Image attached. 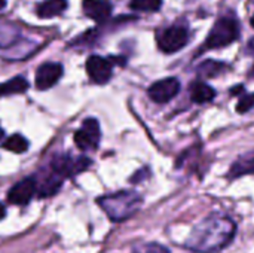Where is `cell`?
<instances>
[{"label": "cell", "mask_w": 254, "mask_h": 253, "mask_svg": "<svg viewBox=\"0 0 254 253\" xmlns=\"http://www.w3.org/2000/svg\"><path fill=\"white\" fill-rule=\"evenodd\" d=\"M4 215H6V209H4V206H3V204L0 203V221H1L3 218H4Z\"/></svg>", "instance_id": "603a6c76"}, {"label": "cell", "mask_w": 254, "mask_h": 253, "mask_svg": "<svg viewBox=\"0 0 254 253\" xmlns=\"http://www.w3.org/2000/svg\"><path fill=\"white\" fill-rule=\"evenodd\" d=\"M86 72L92 82H95L98 85H104L112 78L113 64L100 55H91L86 60Z\"/></svg>", "instance_id": "ba28073f"}, {"label": "cell", "mask_w": 254, "mask_h": 253, "mask_svg": "<svg viewBox=\"0 0 254 253\" xmlns=\"http://www.w3.org/2000/svg\"><path fill=\"white\" fill-rule=\"evenodd\" d=\"M3 148L6 151L15 152V154H22L28 149V142L21 134H13L3 143Z\"/></svg>", "instance_id": "e0dca14e"}, {"label": "cell", "mask_w": 254, "mask_h": 253, "mask_svg": "<svg viewBox=\"0 0 254 253\" xmlns=\"http://www.w3.org/2000/svg\"><path fill=\"white\" fill-rule=\"evenodd\" d=\"M28 89V82L22 76H15L3 84H0V97L13 95V94H22Z\"/></svg>", "instance_id": "2e32d148"}, {"label": "cell", "mask_w": 254, "mask_h": 253, "mask_svg": "<svg viewBox=\"0 0 254 253\" xmlns=\"http://www.w3.org/2000/svg\"><path fill=\"white\" fill-rule=\"evenodd\" d=\"M89 166H91V160L85 157L73 158L71 155H57L51 163V169L60 176H63L64 179L86 170Z\"/></svg>", "instance_id": "8992f818"}, {"label": "cell", "mask_w": 254, "mask_h": 253, "mask_svg": "<svg viewBox=\"0 0 254 253\" xmlns=\"http://www.w3.org/2000/svg\"><path fill=\"white\" fill-rule=\"evenodd\" d=\"M240 37V25L237 19L231 16L220 18L214 27L211 28L204 48L207 49H214V48H223L231 43H234Z\"/></svg>", "instance_id": "3957f363"}, {"label": "cell", "mask_w": 254, "mask_h": 253, "mask_svg": "<svg viewBox=\"0 0 254 253\" xmlns=\"http://www.w3.org/2000/svg\"><path fill=\"white\" fill-rule=\"evenodd\" d=\"M252 25L254 27V15H253V18H252Z\"/></svg>", "instance_id": "4316f807"}, {"label": "cell", "mask_w": 254, "mask_h": 253, "mask_svg": "<svg viewBox=\"0 0 254 253\" xmlns=\"http://www.w3.org/2000/svg\"><path fill=\"white\" fill-rule=\"evenodd\" d=\"M98 206L113 222H122L134 216L143 204V198L135 191H119L98 198Z\"/></svg>", "instance_id": "7a4b0ae2"}, {"label": "cell", "mask_w": 254, "mask_h": 253, "mask_svg": "<svg viewBox=\"0 0 254 253\" xmlns=\"http://www.w3.org/2000/svg\"><path fill=\"white\" fill-rule=\"evenodd\" d=\"M254 106V94H246V95H241L238 104H237V110L240 113H246L249 112L252 107Z\"/></svg>", "instance_id": "44dd1931"}, {"label": "cell", "mask_w": 254, "mask_h": 253, "mask_svg": "<svg viewBox=\"0 0 254 253\" xmlns=\"http://www.w3.org/2000/svg\"><path fill=\"white\" fill-rule=\"evenodd\" d=\"M188 42H189V30L183 24L171 25L162 30L158 36V45L167 54L180 51L188 45Z\"/></svg>", "instance_id": "277c9868"}, {"label": "cell", "mask_w": 254, "mask_h": 253, "mask_svg": "<svg viewBox=\"0 0 254 253\" xmlns=\"http://www.w3.org/2000/svg\"><path fill=\"white\" fill-rule=\"evenodd\" d=\"M36 180H37V195L43 198V197H51V195L57 194L63 185L64 177L51 169V171L48 174H45L40 180L39 179H36Z\"/></svg>", "instance_id": "7c38bea8"}, {"label": "cell", "mask_w": 254, "mask_h": 253, "mask_svg": "<svg viewBox=\"0 0 254 253\" xmlns=\"http://www.w3.org/2000/svg\"><path fill=\"white\" fill-rule=\"evenodd\" d=\"M246 174H254V151L240 157L234 163V166L231 167V171H229V176L232 179L246 176Z\"/></svg>", "instance_id": "4fadbf2b"}, {"label": "cell", "mask_w": 254, "mask_h": 253, "mask_svg": "<svg viewBox=\"0 0 254 253\" xmlns=\"http://www.w3.org/2000/svg\"><path fill=\"white\" fill-rule=\"evenodd\" d=\"M132 253H170V249L158 243H146L135 246L132 249Z\"/></svg>", "instance_id": "ffe728a7"}, {"label": "cell", "mask_w": 254, "mask_h": 253, "mask_svg": "<svg viewBox=\"0 0 254 253\" xmlns=\"http://www.w3.org/2000/svg\"><path fill=\"white\" fill-rule=\"evenodd\" d=\"M82 6H83L85 15L97 22L106 21L110 16L112 9H113L112 3L107 0H83Z\"/></svg>", "instance_id": "8fae6325"}, {"label": "cell", "mask_w": 254, "mask_h": 253, "mask_svg": "<svg viewBox=\"0 0 254 253\" xmlns=\"http://www.w3.org/2000/svg\"><path fill=\"white\" fill-rule=\"evenodd\" d=\"M214 95H216V91L205 82H193L190 85V98L193 103L202 104V103L211 101Z\"/></svg>", "instance_id": "9a60e30c"}, {"label": "cell", "mask_w": 254, "mask_h": 253, "mask_svg": "<svg viewBox=\"0 0 254 253\" xmlns=\"http://www.w3.org/2000/svg\"><path fill=\"white\" fill-rule=\"evenodd\" d=\"M252 78H254V66H253V69H252V75H250Z\"/></svg>", "instance_id": "484cf974"}, {"label": "cell", "mask_w": 254, "mask_h": 253, "mask_svg": "<svg viewBox=\"0 0 254 253\" xmlns=\"http://www.w3.org/2000/svg\"><path fill=\"white\" fill-rule=\"evenodd\" d=\"M247 54H254V37L247 45Z\"/></svg>", "instance_id": "7402d4cb"}, {"label": "cell", "mask_w": 254, "mask_h": 253, "mask_svg": "<svg viewBox=\"0 0 254 253\" xmlns=\"http://www.w3.org/2000/svg\"><path fill=\"white\" fill-rule=\"evenodd\" d=\"M101 139L100 124L94 118H88L83 121L82 127L74 134V143L80 151H94L97 149Z\"/></svg>", "instance_id": "5b68a950"}, {"label": "cell", "mask_w": 254, "mask_h": 253, "mask_svg": "<svg viewBox=\"0 0 254 253\" xmlns=\"http://www.w3.org/2000/svg\"><path fill=\"white\" fill-rule=\"evenodd\" d=\"M67 9V0H43L36 12L39 18H54Z\"/></svg>", "instance_id": "5bb4252c"}, {"label": "cell", "mask_w": 254, "mask_h": 253, "mask_svg": "<svg viewBox=\"0 0 254 253\" xmlns=\"http://www.w3.org/2000/svg\"><path fill=\"white\" fill-rule=\"evenodd\" d=\"M235 222L223 213H211L195 225L185 242V248L195 253H219L235 237Z\"/></svg>", "instance_id": "6da1fadb"}, {"label": "cell", "mask_w": 254, "mask_h": 253, "mask_svg": "<svg viewBox=\"0 0 254 253\" xmlns=\"http://www.w3.org/2000/svg\"><path fill=\"white\" fill-rule=\"evenodd\" d=\"M63 76V66L60 63H45L36 72V88L40 91L52 88Z\"/></svg>", "instance_id": "30bf717a"}, {"label": "cell", "mask_w": 254, "mask_h": 253, "mask_svg": "<svg viewBox=\"0 0 254 253\" xmlns=\"http://www.w3.org/2000/svg\"><path fill=\"white\" fill-rule=\"evenodd\" d=\"M223 69H226V66H225V64L217 63V61H211V60H210V61H205L204 64H201V66H199V73H201V75H204V76L211 78V76L220 75V72H222Z\"/></svg>", "instance_id": "d6986e66"}, {"label": "cell", "mask_w": 254, "mask_h": 253, "mask_svg": "<svg viewBox=\"0 0 254 253\" xmlns=\"http://www.w3.org/2000/svg\"><path fill=\"white\" fill-rule=\"evenodd\" d=\"M180 91V82L176 78H165L155 82L149 88V97L155 103H168Z\"/></svg>", "instance_id": "9c48e42d"}, {"label": "cell", "mask_w": 254, "mask_h": 253, "mask_svg": "<svg viewBox=\"0 0 254 253\" xmlns=\"http://www.w3.org/2000/svg\"><path fill=\"white\" fill-rule=\"evenodd\" d=\"M37 194V180L34 176L25 177L15 183L7 192V201L15 206H25Z\"/></svg>", "instance_id": "52a82bcc"}, {"label": "cell", "mask_w": 254, "mask_h": 253, "mask_svg": "<svg viewBox=\"0 0 254 253\" xmlns=\"http://www.w3.org/2000/svg\"><path fill=\"white\" fill-rule=\"evenodd\" d=\"M162 6V0H131L129 7L138 12H156Z\"/></svg>", "instance_id": "ac0fdd59"}, {"label": "cell", "mask_w": 254, "mask_h": 253, "mask_svg": "<svg viewBox=\"0 0 254 253\" xmlns=\"http://www.w3.org/2000/svg\"><path fill=\"white\" fill-rule=\"evenodd\" d=\"M6 3H7V0H0V9H3L6 6Z\"/></svg>", "instance_id": "cb8c5ba5"}, {"label": "cell", "mask_w": 254, "mask_h": 253, "mask_svg": "<svg viewBox=\"0 0 254 253\" xmlns=\"http://www.w3.org/2000/svg\"><path fill=\"white\" fill-rule=\"evenodd\" d=\"M3 136H4V133H3V130H1V128H0V140H1V139H3Z\"/></svg>", "instance_id": "d4e9b609"}]
</instances>
